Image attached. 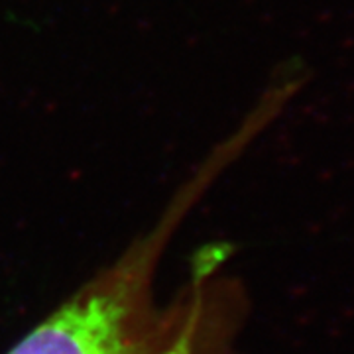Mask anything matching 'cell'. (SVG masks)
I'll return each instance as SVG.
<instances>
[{"label": "cell", "instance_id": "obj_1", "mask_svg": "<svg viewBox=\"0 0 354 354\" xmlns=\"http://www.w3.org/2000/svg\"><path fill=\"white\" fill-rule=\"evenodd\" d=\"M197 179L165 216L116 262L59 305L6 354H239L244 291L228 276V252L203 250L187 279L162 301L158 266L201 189Z\"/></svg>", "mask_w": 354, "mask_h": 354}]
</instances>
